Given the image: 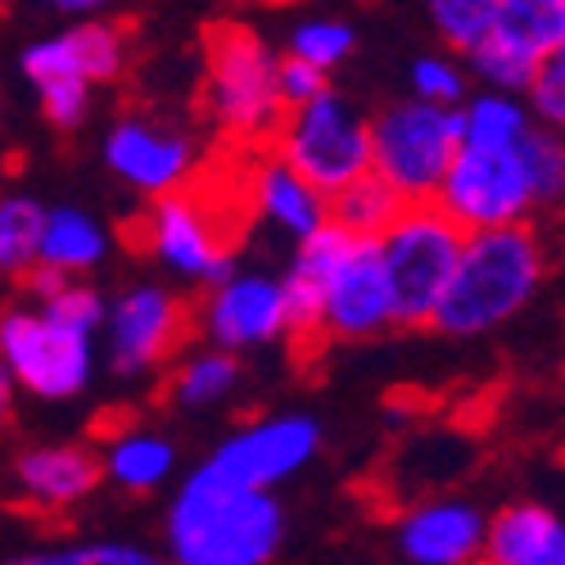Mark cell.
Instances as JSON below:
<instances>
[{"label":"cell","mask_w":565,"mask_h":565,"mask_svg":"<svg viewBox=\"0 0 565 565\" xmlns=\"http://www.w3.org/2000/svg\"><path fill=\"white\" fill-rule=\"evenodd\" d=\"M556 213H561V217H565V200H561V209H556Z\"/></svg>","instance_id":"38"},{"label":"cell","mask_w":565,"mask_h":565,"mask_svg":"<svg viewBox=\"0 0 565 565\" xmlns=\"http://www.w3.org/2000/svg\"><path fill=\"white\" fill-rule=\"evenodd\" d=\"M466 68H470V82H480V90H502V96H530L534 82H539V68L543 60H534L521 45L502 41L498 32L476 45L466 55Z\"/></svg>","instance_id":"28"},{"label":"cell","mask_w":565,"mask_h":565,"mask_svg":"<svg viewBox=\"0 0 565 565\" xmlns=\"http://www.w3.org/2000/svg\"><path fill=\"white\" fill-rule=\"evenodd\" d=\"M195 335L222 353H249L276 340H290V299L286 276H271L258 267L231 271L222 286L204 290L195 303Z\"/></svg>","instance_id":"13"},{"label":"cell","mask_w":565,"mask_h":565,"mask_svg":"<svg viewBox=\"0 0 565 565\" xmlns=\"http://www.w3.org/2000/svg\"><path fill=\"white\" fill-rule=\"evenodd\" d=\"M276 159H286L303 181H312L321 195H344L349 185L371 177V118L340 90H326L321 100L290 109L276 127L271 146Z\"/></svg>","instance_id":"7"},{"label":"cell","mask_w":565,"mask_h":565,"mask_svg":"<svg viewBox=\"0 0 565 565\" xmlns=\"http://www.w3.org/2000/svg\"><path fill=\"white\" fill-rule=\"evenodd\" d=\"M32 6L45 14H60L68 23H90V19H109L127 0H32Z\"/></svg>","instance_id":"36"},{"label":"cell","mask_w":565,"mask_h":565,"mask_svg":"<svg viewBox=\"0 0 565 565\" xmlns=\"http://www.w3.org/2000/svg\"><path fill=\"white\" fill-rule=\"evenodd\" d=\"M461 154V114L426 100H398L371 118L375 177L390 181L403 204H435Z\"/></svg>","instance_id":"6"},{"label":"cell","mask_w":565,"mask_h":565,"mask_svg":"<svg viewBox=\"0 0 565 565\" xmlns=\"http://www.w3.org/2000/svg\"><path fill=\"white\" fill-rule=\"evenodd\" d=\"M403 195L381 177H362L358 185H349L344 195L331 200V222L344 226L349 235H362V241H381V235L403 217Z\"/></svg>","instance_id":"25"},{"label":"cell","mask_w":565,"mask_h":565,"mask_svg":"<svg viewBox=\"0 0 565 565\" xmlns=\"http://www.w3.org/2000/svg\"><path fill=\"white\" fill-rule=\"evenodd\" d=\"M353 45H358L353 23L331 19V14H308L286 32V55L303 60V64H312L321 73H335L353 55Z\"/></svg>","instance_id":"30"},{"label":"cell","mask_w":565,"mask_h":565,"mask_svg":"<svg viewBox=\"0 0 565 565\" xmlns=\"http://www.w3.org/2000/svg\"><path fill=\"white\" fill-rule=\"evenodd\" d=\"M461 146L470 150H515L539 127L525 96H502V90H476L461 109Z\"/></svg>","instance_id":"23"},{"label":"cell","mask_w":565,"mask_h":565,"mask_svg":"<svg viewBox=\"0 0 565 565\" xmlns=\"http://www.w3.org/2000/svg\"><path fill=\"white\" fill-rule=\"evenodd\" d=\"M191 331H195V308L172 286L136 280V286H122L109 299L100 340H105L109 366L127 375V381H136V375H150L163 362H172Z\"/></svg>","instance_id":"10"},{"label":"cell","mask_w":565,"mask_h":565,"mask_svg":"<svg viewBox=\"0 0 565 565\" xmlns=\"http://www.w3.org/2000/svg\"><path fill=\"white\" fill-rule=\"evenodd\" d=\"M36 308H45L60 326H68L77 335H90V340L105 331V317H109V299L100 295V286H90V280H68L60 295H51Z\"/></svg>","instance_id":"33"},{"label":"cell","mask_w":565,"mask_h":565,"mask_svg":"<svg viewBox=\"0 0 565 565\" xmlns=\"http://www.w3.org/2000/svg\"><path fill=\"white\" fill-rule=\"evenodd\" d=\"M241 358L222 353L213 344H200L191 353H181L172 362L168 375V403L181 412H209L217 403H226L235 390H241Z\"/></svg>","instance_id":"22"},{"label":"cell","mask_w":565,"mask_h":565,"mask_svg":"<svg viewBox=\"0 0 565 565\" xmlns=\"http://www.w3.org/2000/svg\"><path fill=\"white\" fill-rule=\"evenodd\" d=\"M127 64H131V36L114 19L68 23L55 36L23 45V55H19L23 77L36 90L41 118L60 131L82 127L90 118L96 86L118 82Z\"/></svg>","instance_id":"5"},{"label":"cell","mask_w":565,"mask_h":565,"mask_svg":"<svg viewBox=\"0 0 565 565\" xmlns=\"http://www.w3.org/2000/svg\"><path fill=\"white\" fill-rule=\"evenodd\" d=\"M100 159L136 195L168 200L191 185L200 168V146L191 140V131L172 122H159L150 114H122L100 140Z\"/></svg>","instance_id":"15"},{"label":"cell","mask_w":565,"mask_h":565,"mask_svg":"<svg viewBox=\"0 0 565 565\" xmlns=\"http://www.w3.org/2000/svg\"><path fill=\"white\" fill-rule=\"evenodd\" d=\"M547 276V245L534 222L466 235L457 276L435 317V331L452 340L489 335L521 317Z\"/></svg>","instance_id":"2"},{"label":"cell","mask_w":565,"mask_h":565,"mask_svg":"<svg viewBox=\"0 0 565 565\" xmlns=\"http://www.w3.org/2000/svg\"><path fill=\"white\" fill-rule=\"evenodd\" d=\"M100 466H105V484L146 498V493H159L172 480V470H177V444L163 430H154V426L127 420V426H118L105 439Z\"/></svg>","instance_id":"20"},{"label":"cell","mask_w":565,"mask_h":565,"mask_svg":"<svg viewBox=\"0 0 565 565\" xmlns=\"http://www.w3.org/2000/svg\"><path fill=\"white\" fill-rule=\"evenodd\" d=\"M19 286L28 290V299H32V303H45L51 295H60V290L68 286V276H60V271H51V267H32V271L19 280Z\"/></svg>","instance_id":"37"},{"label":"cell","mask_w":565,"mask_h":565,"mask_svg":"<svg viewBox=\"0 0 565 565\" xmlns=\"http://www.w3.org/2000/svg\"><path fill=\"white\" fill-rule=\"evenodd\" d=\"M6 565H172V561L131 539H82V543H55V547H28Z\"/></svg>","instance_id":"27"},{"label":"cell","mask_w":565,"mask_h":565,"mask_svg":"<svg viewBox=\"0 0 565 565\" xmlns=\"http://www.w3.org/2000/svg\"><path fill=\"white\" fill-rule=\"evenodd\" d=\"M466 235L476 231H502V226H525L539 213L534 185L515 150H470L461 146L444 191L435 200Z\"/></svg>","instance_id":"11"},{"label":"cell","mask_w":565,"mask_h":565,"mask_svg":"<svg viewBox=\"0 0 565 565\" xmlns=\"http://www.w3.org/2000/svg\"><path fill=\"white\" fill-rule=\"evenodd\" d=\"M525 100H530V109H534V118H539L543 127L565 131V45H561L556 55L543 60L539 82H534V90H530Z\"/></svg>","instance_id":"34"},{"label":"cell","mask_w":565,"mask_h":565,"mask_svg":"<svg viewBox=\"0 0 565 565\" xmlns=\"http://www.w3.org/2000/svg\"><path fill=\"white\" fill-rule=\"evenodd\" d=\"M114 254V231L105 217L86 213L77 204H51L45 217V241H41V267H51L68 280H82L90 271H100Z\"/></svg>","instance_id":"21"},{"label":"cell","mask_w":565,"mask_h":565,"mask_svg":"<svg viewBox=\"0 0 565 565\" xmlns=\"http://www.w3.org/2000/svg\"><path fill=\"white\" fill-rule=\"evenodd\" d=\"M489 521L470 498H420L398 515L394 543L407 565H484Z\"/></svg>","instance_id":"16"},{"label":"cell","mask_w":565,"mask_h":565,"mask_svg":"<svg viewBox=\"0 0 565 565\" xmlns=\"http://www.w3.org/2000/svg\"><path fill=\"white\" fill-rule=\"evenodd\" d=\"M0 366L10 390L41 403H68L96 375V340L68 331L36 303H14L0 317Z\"/></svg>","instance_id":"9"},{"label":"cell","mask_w":565,"mask_h":565,"mask_svg":"<svg viewBox=\"0 0 565 565\" xmlns=\"http://www.w3.org/2000/svg\"><path fill=\"white\" fill-rule=\"evenodd\" d=\"M498 36L547 60L565 45V0H502Z\"/></svg>","instance_id":"26"},{"label":"cell","mask_w":565,"mask_h":565,"mask_svg":"<svg viewBox=\"0 0 565 565\" xmlns=\"http://www.w3.org/2000/svg\"><path fill=\"white\" fill-rule=\"evenodd\" d=\"M286 530L276 493L231 484L200 461L163 511V556L172 565H271Z\"/></svg>","instance_id":"1"},{"label":"cell","mask_w":565,"mask_h":565,"mask_svg":"<svg viewBox=\"0 0 565 565\" xmlns=\"http://www.w3.org/2000/svg\"><path fill=\"white\" fill-rule=\"evenodd\" d=\"M140 245L150 249V258L172 271L177 280H191V286H222L235 267V245L222 226V217L191 191L154 200L146 222H140Z\"/></svg>","instance_id":"12"},{"label":"cell","mask_w":565,"mask_h":565,"mask_svg":"<svg viewBox=\"0 0 565 565\" xmlns=\"http://www.w3.org/2000/svg\"><path fill=\"white\" fill-rule=\"evenodd\" d=\"M326 90H331V73H321L303 60H290V55L280 60V105H286V114L321 100Z\"/></svg>","instance_id":"35"},{"label":"cell","mask_w":565,"mask_h":565,"mask_svg":"<svg viewBox=\"0 0 565 565\" xmlns=\"http://www.w3.org/2000/svg\"><path fill=\"white\" fill-rule=\"evenodd\" d=\"M484 565H565V511L539 498H515L489 521Z\"/></svg>","instance_id":"19"},{"label":"cell","mask_w":565,"mask_h":565,"mask_svg":"<svg viewBox=\"0 0 565 565\" xmlns=\"http://www.w3.org/2000/svg\"><path fill=\"white\" fill-rule=\"evenodd\" d=\"M321 452V426L303 412H271L235 426L204 461L222 480L245 489H280Z\"/></svg>","instance_id":"14"},{"label":"cell","mask_w":565,"mask_h":565,"mask_svg":"<svg viewBox=\"0 0 565 565\" xmlns=\"http://www.w3.org/2000/svg\"><path fill=\"white\" fill-rule=\"evenodd\" d=\"M245 195H249L254 217H263L280 235H290L295 245L312 241L317 231L331 226V195H321L312 181H303L271 150L254 154V163L245 172Z\"/></svg>","instance_id":"18"},{"label":"cell","mask_w":565,"mask_h":565,"mask_svg":"<svg viewBox=\"0 0 565 565\" xmlns=\"http://www.w3.org/2000/svg\"><path fill=\"white\" fill-rule=\"evenodd\" d=\"M290 267L312 276L326 303V340H371L398 326V299L385 271L381 241H362L344 226H326L312 241L295 245Z\"/></svg>","instance_id":"4"},{"label":"cell","mask_w":565,"mask_h":565,"mask_svg":"<svg viewBox=\"0 0 565 565\" xmlns=\"http://www.w3.org/2000/svg\"><path fill=\"white\" fill-rule=\"evenodd\" d=\"M45 217H51V204L28 191H10L0 200V271L10 280H23L32 267H41Z\"/></svg>","instance_id":"24"},{"label":"cell","mask_w":565,"mask_h":565,"mask_svg":"<svg viewBox=\"0 0 565 565\" xmlns=\"http://www.w3.org/2000/svg\"><path fill=\"white\" fill-rule=\"evenodd\" d=\"M502 0H426V19L452 55H470L498 32Z\"/></svg>","instance_id":"29"},{"label":"cell","mask_w":565,"mask_h":565,"mask_svg":"<svg viewBox=\"0 0 565 565\" xmlns=\"http://www.w3.org/2000/svg\"><path fill=\"white\" fill-rule=\"evenodd\" d=\"M521 159H525V172H530L539 209L543 213H556L561 200H565V131L539 122L521 140Z\"/></svg>","instance_id":"31"},{"label":"cell","mask_w":565,"mask_h":565,"mask_svg":"<svg viewBox=\"0 0 565 565\" xmlns=\"http://www.w3.org/2000/svg\"><path fill=\"white\" fill-rule=\"evenodd\" d=\"M280 60L267 36L249 23H217L204 36L200 105L209 122L235 146H271L286 122L280 105Z\"/></svg>","instance_id":"3"},{"label":"cell","mask_w":565,"mask_h":565,"mask_svg":"<svg viewBox=\"0 0 565 565\" xmlns=\"http://www.w3.org/2000/svg\"><path fill=\"white\" fill-rule=\"evenodd\" d=\"M461 249L466 231L439 204H407L403 217L381 235L385 271L398 299V326H435Z\"/></svg>","instance_id":"8"},{"label":"cell","mask_w":565,"mask_h":565,"mask_svg":"<svg viewBox=\"0 0 565 565\" xmlns=\"http://www.w3.org/2000/svg\"><path fill=\"white\" fill-rule=\"evenodd\" d=\"M412 100H426L439 109H461L476 90H470V68L461 55H416L407 68Z\"/></svg>","instance_id":"32"},{"label":"cell","mask_w":565,"mask_h":565,"mask_svg":"<svg viewBox=\"0 0 565 565\" xmlns=\"http://www.w3.org/2000/svg\"><path fill=\"white\" fill-rule=\"evenodd\" d=\"M100 452L82 444H28L10 466V489L23 511L68 515L100 489Z\"/></svg>","instance_id":"17"}]
</instances>
